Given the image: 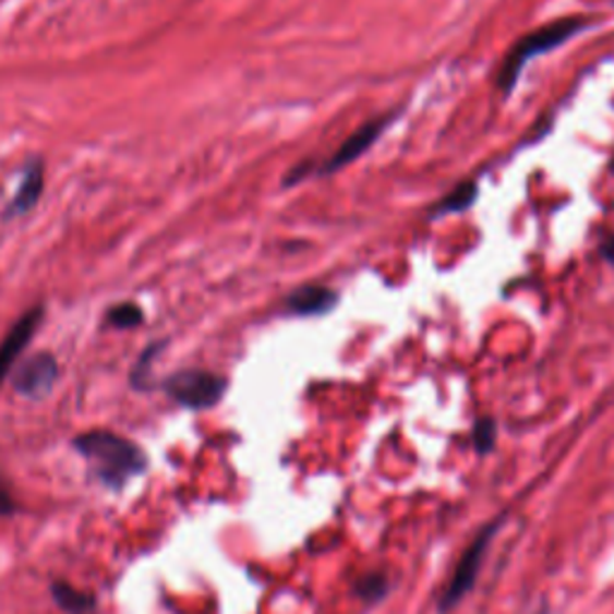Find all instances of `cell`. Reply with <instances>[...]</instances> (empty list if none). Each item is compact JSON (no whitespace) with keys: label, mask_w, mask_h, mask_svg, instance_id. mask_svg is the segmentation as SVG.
Instances as JSON below:
<instances>
[{"label":"cell","mask_w":614,"mask_h":614,"mask_svg":"<svg viewBox=\"0 0 614 614\" xmlns=\"http://www.w3.org/2000/svg\"><path fill=\"white\" fill-rule=\"evenodd\" d=\"M75 449L89 466V473L108 490L125 487L132 478L149 468V456L140 444L116 435L111 430H89L72 440Z\"/></svg>","instance_id":"cell-1"},{"label":"cell","mask_w":614,"mask_h":614,"mask_svg":"<svg viewBox=\"0 0 614 614\" xmlns=\"http://www.w3.org/2000/svg\"><path fill=\"white\" fill-rule=\"evenodd\" d=\"M583 27H586L583 17H562V20L545 24V27H540L531 34L521 36V39L509 48V53H507V58H504V63L499 68V75H497L499 92L504 96H509L516 87V82H519V75L528 60H533L547 51H555L557 46L567 44L569 39H574L576 34L583 32Z\"/></svg>","instance_id":"cell-2"},{"label":"cell","mask_w":614,"mask_h":614,"mask_svg":"<svg viewBox=\"0 0 614 614\" xmlns=\"http://www.w3.org/2000/svg\"><path fill=\"white\" fill-rule=\"evenodd\" d=\"M396 116H399V113L389 111V113H384L375 120H370V123H365L363 128H358L353 135L346 137L339 144V149H336L332 156H327V159H324L322 164L312 166V164L303 161V164L293 166V171L284 178V188H293V185L300 183V180H305L308 176H317V178L332 176L336 171H341L344 166L358 161L360 156L368 154L372 147H375V142L384 135V132L389 130V125L394 123Z\"/></svg>","instance_id":"cell-3"},{"label":"cell","mask_w":614,"mask_h":614,"mask_svg":"<svg viewBox=\"0 0 614 614\" xmlns=\"http://www.w3.org/2000/svg\"><path fill=\"white\" fill-rule=\"evenodd\" d=\"M161 389L171 399L192 411H204L224 399L228 389L226 377L209 370H180L161 382Z\"/></svg>","instance_id":"cell-4"},{"label":"cell","mask_w":614,"mask_h":614,"mask_svg":"<svg viewBox=\"0 0 614 614\" xmlns=\"http://www.w3.org/2000/svg\"><path fill=\"white\" fill-rule=\"evenodd\" d=\"M499 526H502V521L492 523V526H485L483 531H480V533L475 535L471 547H468V550L463 552V557L459 559V564H456V569H454V574H452L449 586L444 588V593H442V603H440L442 610L454 607L468 591H471L475 579H478L480 564H483L485 550H487V545L492 543V535L497 533Z\"/></svg>","instance_id":"cell-5"},{"label":"cell","mask_w":614,"mask_h":614,"mask_svg":"<svg viewBox=\"0 0 614 614\" xmlns=\"http://www.w3.org/2000/svg\"><path fill=\"white\" fill-rule=\"evenodd\" d=\"M58 380V360L51 353H39L29 360H24L20 370L12 377L15 392L24 399H44L51 394L53 384Z\"/></svg>","instance_id":"cell-6"},{"label":"cell","mask_w":614,"mask_h":614,"mask_svg":"<svg viewBox=\"0 0 614 614\" xmlns=\"http://www.w3.org/2000/svg\"><path fill=\"white\" fill-rule=\"evenodd\" d=\"M41 315H44L41 308L27 310L15 324H12V329L5 334V339L0 341V384L8 380L12 368H15L20 356L24 353V348L29 346L36 327L41 324Z\"/></svg>","instance_id":"cell-7"},{"label":"cell","mask_w":614,"mask_h":614,"mask_svg":"<svg viewBox=\"0 0 614 614\" xmlns=\"http://www.w3.org/2000/svg\"><path fill=\"white\" fill-rule=\"evenodd\" d=\"M339 305V293L324 284H305L286 296L284 310L293 317H322Z\"/></svg>","instance_id":"cell-8"},{"label":"cell","mask_w":614,"mask_h":614,"mask_svg":"<svg viewBox=\"0 0 614 614\" xmlns=\"http://www.w3.org/2000/svg\"><path fill=\"white\" fill-rule=\"evenodd\" d=\"M44 192V164L41 161H29L27 166L22 168L20 176V188L12 195L8 209H5V219H12V216H22L36 207Z\"/></svg>","instance_id":"cell-9"},{"label":"cell","mask_w":614,"mask_h":614,"mask_svg":"<svg viewBox=\"0 0 614 614\" xmlns=\"http://www.w3.org/2000/svg\"><path fill=\"white\" fill-rule=\"evenodd\" d=\"M478 183L475 180H463L461 185H456L449 195H444L437 207L432 209V219H440V216H449V214H461L466 209H471L475 200H478Z\"/></svg>","instance_id":"cell-10"},{"label":"cell","mask_w":614,"mask_h":614,"mask_svg":"<svg viewBox=\"0 0 614 614\" xmlns=\"http://www.w3.org/2000/svg\"><path fill=\"white\" fill-rule=\"evenodd\" d=\"M51 595L56 600V605L68 614H89L96 607V600L89 593H82L75 586H70L65 581H53Z\"/></svg>","instance_id":"cell-11"},{"label":"cell","mask_w":614,"mask_h":614,"mask_svg":"<svg viewBox=\"0 0 614 614\" xmlns=\"http://www.w3.org/2000/svg\"><path fill=\"white\" fill-rule=\"evenodd\" d=\"M106 324L116 329H132L142 324V310L135 303H120L106 312Z\"/></svg>","instance_id":"cell-12"},{"label":"cell","mask_w":614,"mask_h":614,"mask_svg":"<svg viewBox=\"0 0 614 614\" xmlns=\"http://www.w3.org/2000/svg\"><path fill=\"white\" fill-rule=\"evenodd\" d=\"M159 348H161V344L149 346L147 351L142 353L140 363H137L135 368H132V387H135V389H149V387H152L149 363H152V358H156V353H159Z\"/></svg>","instance_id":"cell-13"},{"label":"cell","mask_w":614,"mask_h":614,"mask_svg":"<svg viewBox=\"0 0 614 614\" xmlns=\"http://www.w3.org/2000/svg\"><path fill=\"white\" fill-rule=\"evenodd\" d=\"M495 440H497V425H495V420H490V418L478 420L475 428H473V444H475V449H478V452H490L492 444H495Z\"/></svg>","instance_id":"cell-14"},{"label":"cell","mask_w":614,"mask_h":614,"mask_svg":"<svg viewBox=\"0 0 614 614\" xmlns=\"http://www.w3.org/2000/svg\"><path fill=\"white\" fill-rule=\"evenodd\" d=\"M17 511V502L12 499L10 490L0 483V519H5V516H12Z\"/></svg>","instance_id":"cell-15"},{"label":"cell","mask_w":614,"mask_h":614,"mask_svg":"<svg viewBox=\"0 0 614 614\" xmlns=\"http://www.w3.org/2000/svg\"><path fill=\"white\" fill-rule=\"evenodd\" d=\"M600 255H603L605 262H610L612 267H614V233L603 240V248H600Z\"/></svg>","instance_id":"cell-16"}]
</instances>
